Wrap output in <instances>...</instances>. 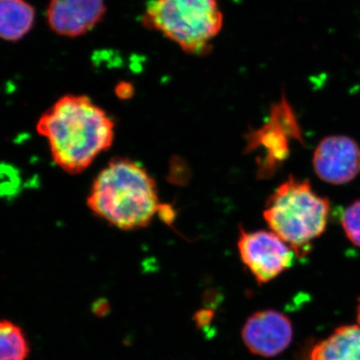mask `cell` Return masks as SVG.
<instances>
[{
    "label": "cell",
    "mask_w": 360,
    "mask_h": 360,
    "mask_svg": "<svg viewBox=\"0 0 360 360\" xmlns=\"http://www.w3.org/2000/svg\"><path fill=\"white\" fill-rule=\"evenodd\" d=\"M37 129L49 141L52 160L70 174L84 172L115 139V122L86 96L60 97Z\"/></svg>",
    "instance_id": "1"
},
{
    "label": "cell",
    "mask_w": 360,
    "mask_h": 360,
    "mask_svg": "<svg viewBox=\"0 0 360 360\" xmlns=\"http://www.w3.org/2000/svg\"><path fill=\"white\" fill-rule=\"evenodd\" d=\"M87 205L96 217L122 231L143 229L160 208L158 186L146 168L129 158H115L99 172Z\"/></svg>",
    "instance_id": "2"
},
{
    "label": "cell",
    "mask_w": 360,
    "mask_h": 360,
    "mask_svg": "<svg viewBox=\"0 0 360 360\" xmlns=\"http://www.w3.org/2000/svg\"><path fill=\"white\" fill-rule=\"evenodd\" d=\"M329 212L328 198L317 193L307 180L290 176L267 198L264 219L270 231L302 257L326 231Z\"/></svg>",
    "instance_id": "3"
},
{
    "label": "cell",
    "mask_w": 360,
    "mask_h": 360,
    "mask_svg": "<svg viewBox=\"0 0 360 360\" xmlns=\"http://www.w3.org/2000/svg\"><path fill=\"white\" fill-rule=\"evenodd\" d=\"M143 25L188 54L205 56L224 25L217 0H150Z\"/></svg>",
    "instance_id": "4"
},
{
    "label": "cell",
    "mask_w": 360,
    "mask_h": 360,
    "mask_svg": "<svg viewBox=\"0 0 360 360\" xmlns=\"http://www.w3.org/2000/svg\"><path fill=\"white\" fill-rule=\"evenodd\" d=\"M239 257L255 281L265 284L290 269L295 253L274 231H248L240 229Z\"/></svg>",
    "instance_id": "5"
},
{
    "label": "cell",
    "mask_w": 360,
    "mask_h": 360,
    "mask_svg": "<svg viewBox=\"0 0 360 360\" xmlns=\"http://www.w3.org/2000/svg\"><path fill=\"white\" fill-rule=\"evenodd\" d=\"M312 165L317 177L326 184H349L360 174L359 144L347 135L324 137L315 148Z\"/></svg>",
    "instance_id": "6"
},
{
    "label": "cell",
    "mask_w": 360,
    "mask_h": 360,
    "mask_svg": "<svg viewBox=\"0 0 360 360\" xmlns=\"http://www.w3.org/2000/svg\"><path fill=\"white\" fill-rule=\"evenodd\" d=\"M241 338L251 354L270 359L290 347L293 326L285 314L274 309L262 310L248 317Z\"/></svg>",
    "instance_id": "7"
},
{
    "label": "cell",
    "mask_w": 360,
    "mask_h": 360,
    "mask_svg": "<svg viewBox=\"0 0 360 360\" xmlns=\"http://www.w3.org/2000/svg\"><path fill=\"white\" fill-rule=\"evenodd\" d=\"M105 11V0H51L47 20L58 34L77 37L98 25Z\"/></svg>",
    "instance_id": "8"
},
{
    "label": "cell",
    "mask_w": 360,
    "mask_h": 360,
    "mask_svg": "<svg viewBox=\"0 0 360 360\" xmlns=\"http://www.w3.org/2000/svg\"><path fill=\"white\" fill-rule=\"evenodd\" d=\"M310 360H360V326L348 324L335 329L311 348Z\"/></svg>",
    "instance_id": "9"
},
{
    "label": "cell",
    "mask_w": 360,
    "mask_h": 360,
    "mask_svg": "<svg viewBox=\"0 0 360 360\" xmlns=\"http://www.w3.org/2000/svg\"><path fill=\"white\" fill-rule=\"evenodd\" d=\"M34 20V8L25 0H0V39H22L32 30Z\"/></svg>",
    "instance_id": "10"
},
{
    "label": "cell",
    "mask_w": 360,
    "mask_h": 360,
    "mask_svg": "<svg viewBox=\"0 0 360 360\" xmlns=\"http://www.w3.org/2000/svg\"><path fill=\"white\" fill-rule=\"evenodd\" d=\"M30 345L20 326L0 321V360H26Z\"/></svg>",
    "instance_id": "11"
},
{
    "label": "cell",
    "mask_w": 360,
    "mask_h": 360,
    "mask_svg": "<svg viewBox=\"0 0 360 360\" xmlns=\"http://www.w3.org/2000/svg\"><path fill=\"white\" fill-rule=\"evenodd\" d=\"M341 225L350 243L360 248V200L347 206L341 217Z\"/></svg>",
    "instance_id": "12"
},
{
    "label": "cell",
    "mask_w": 360,
    "mask_h": 360,
    "mask_svg": "<svg viewBox=\"0 0 360 360\" xmlns=\"http://www.w3.org/2000/svg\"><path fill=\"white\" fill-rule=\"evenodd\" d=\"M214 319V312L212 309H202L196 312L193 319L198 328H205L210 326Z\"/></svg>",
    "instance_id": "13"
},
{
    "label": "cell",
    "mask_w": 360,
    "mask_h": 360,
    "mask_svg": "<svg viewBox=\"0 0 360 360\" xmlns=\"http://www.w3.org/2000/svg\"><path fill=\"white\" fill-rule=\"evenodd\" d=\"M92 311H94V314H96V316H106L110 311V303L106 302L105 300H103V298H101V300H97V302L92 305Z\"/></svg>",
    "instance_id": "14"
},
{
    "label": "cell",
    "mask_w": 360,
    "mask_h": 360,
    "mask_svg": "<svg viewBox=\"0 0 360 360\" xmlns=\"http://www.w3.org/2000/svg\"><path fill=\"white\" fill-rule=\"evenodd\" d=\"M158 213H160L161 219L165 220L167 224H172V220L174 219V208L170 207L169 205H160Z\"/></svg>",
    "instance_id": "15"
},
{
    "label": "cell",
    "mask_w": 360,
    "mask_h": 360,
    "mask_svg": "<svg viewBox=\"0 0 360 360\" xmlns=\"http://www.w3.org/2000/svg\"><path fill=\"white\" fill-rule=\"evenodd\" d=\"M116 92L120 98H129L134 94V89L129 84H122L116 89Z\"/></svg>",
    "instance_id": "16"
},
{
    "label": "cell",
    "mask_w": 360,
    "mask_h": 360,
    "mask_svg": "<svg viewBox=\"0 0 360 360\" xmlns=\"http://www.w3.org/2000/svg\"><path fill=\"white\" fill-rule=\"evenodd\" d=\"M356 316H357V323H359L360 326V298H359V305H357Z\"/></svg>",
    "instance_id": "17"
}]
</instances>
